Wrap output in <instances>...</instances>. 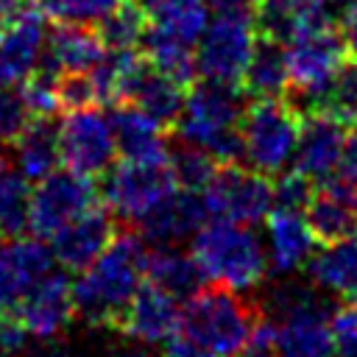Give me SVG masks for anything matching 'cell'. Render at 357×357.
<instances>
[{"mask_svg": "<svg viewBox=\"0 0 357 357\" xmlns=\"http://www.w3.org/2000/svg\"><path fill=\"white\" fill-rule=\"evenodd\" d=\"M145 254L139 234L117 229L109 248L73 282L75 312L86 324L114 332L145 279Z\"/></svg>", "mask_w": 357, "mask_h": 357, "instance_id": "obj_1", "label": "cell"}, {"mask_svg": "<svg viewBox=\"0 0 357 357\" xmlns=\"http://www.w3.org/2000/svg\"><path fill=\"white\" fill-rule=\"evenodd\" d=\"M243 89L212 78L192 81L187 89L184 109L170 128L181 142L209 151L220 165L243 159L240 117L245 112Z\"/></svg>", "mask_w": 357, "mask_h": 357, "instance_id": "obj_2", "label": "cell"}, {"mask_svg": "<svg viewBox=\"0 0 357 357\" xmlns=\"http://www.w3.org/2000/svg\"><path fill=\"white\" fill-rule=\"evenodd\" d=\"M262 318V310L245 298L243 290L212 284L184 298L178 312V332L209 349L215 357H234Z\"/></svg>", "mask_w": 357, "mask_h": 357, "instance_id": "obj_3", "label": "cell"}, {"mask_svg": "<svg viewBox=\"0 0 357 357\" xmlns=\"http://www.w3.org/2000/svg\"><path fill=\"white\" fill-rule=\"evenodd\" d=\"M192 254L206 279L243 293L257 287L268 271V251L248 223L223 218L204 223L192 237Z\"/></svg>", "mask_w": 357, "mask_h": 357, "instance_id": "obj_4", "label": "cell"}, {"mask_svg": "<svg viewBox=\"0 0 357 357\" xmlns=\"http://www.w3.org/2000/svg\"><path fill=\"white\" fill-rule=\"evenodd\" d=\"M301 120L304 114L287 95L251 100L240 117L243 159L268 178H276L293 162Z\"/></svg>", "mask_w": 357, "mask_h": 357, "instance_id": "obj_5", "label": "cell"}, {"mask_svg": "<svg viewBox=\"0 0 357 357\" xmlns=\"http://www.w3.org/2000/svg\"><path fill=\"white\" fill-rule=\"evenodd\" d=\"M257 36L259 31L251 14L212 11L206 28L195 42L198 75L240 86L251 50L257 45Z\"/></svg>", "mask_w": 357, "mask_h": 357, "instance_id": "obj_6", "label": "cell"}, {"mask_svg": "<svg viewBox=\"0 0 357 357\" xmlns=\"http://www.w3.org/2000/svg\"><path fill=\"white\" fill-rule=\"evenodd\" d=\"M100 178H103L106 206L126 223H139L162 198H167L176 190V178L167 156L165 159H120Z\"/></svg>", "mask_w": 357, "mask_h": 357, "instance_id": "obj_7", "label": "cell"}, {"mask_svg": "<svg viewBox=\"0 0 357 357\" xmlns=\"http://www.w3.org/2000/svg\"><path fill=\"white\" fill-rule=\"evenodd\" d=\"M59 151L61 165L78 176L100 178L117 156V142L112 131V120L98 109H75L67 112V117L59 126Z\"/></svg>", "mask_w": 357, "mask_h": 357, "instance_id": "obj_8", "label": "cell"}, {"mask_svg": "<svg viewBox=\"0 0 357 357\" xmlns=\"http://www.w3.org/2000/svg\"><path fill=\"white\" fill-rule=\"evenodd\" d=\"M204 198L209 215L251 226L268 218L273 206V184L265 173L254 167H243L240 162H223L218 165V173L204 190Z\"/></svg>", "mask_w": 357, "mask_h": 357, "instance_id": "obj_9", "label": "cell"}, {"mask_svg": "<svg viewBox=\"0 0 357 357\" xmlns=\"http://www.w3.org/2000/svg\"><path fill=\"white\" fill-rule=\"evenodd\" d=\"M98 204V190L92 178L78 176L64 167V173L53 170L36 181L28 201V229L36 237H53L73 218Z\"/></svg>", "mask_w": 357, "mask_h": 357, "instance_id": "obj_10", "label": "cell"}, {"mask_svg": "<svg viewBox=\"0 0 357 357\" xmlns=\"http://www.w3.org/2000/svg\"><path fill=\"white\" fill-rule=\"evenodd\" d=\"M284 50H287L290 89H296L301 100L315 95L349 53L337 25L298 31L284 42Z\"/></svg>", "mask_w": 357, "mask_h": 357, "instance_id": "obj_11", "label": "cell"}, {"mask_svg": "<svg viewBox=\"0 0 357 357\" xmlns=\"http://www.w3.org/2000/svg\"><path fill=\"white\" fill-rule=\"evenodd\" d=\"M45 14L36 3L8 14L0 25V84H22L45 50Z\"/></svg>", "mask_w": 357, "mask_h": 357, "instance_id": "obj_12", "label": "cell"}, {"mask_svg": "<svg viewBox=\"0 0 357 357\" xmlns=\"http://www.w3.org/2000/svg\"><path fill=\"white\" fill-rule=\"evenodd\" d=\"M117 223L112 218V209L95 204L78 218H73L67 226H61L50 243H53V257L67 268L81 273L86 265H92L114 240Z\"/></svg>", "mask_w": 357, "mask_h": 357, "instance_id": "obj_13", "label": "cell"}, {"mask_svg": "<svg viewBox=\"0 0 357 357\" xmlns=\"http://www.w3.org/2000/svg\"><path fill=\"white\" fill-rule=\"evenodd\" d=\"M346 126L337 123L329 114L310 112L301 120L296 153H293V170L304 173L312 181H326L337 173L343 142H346Z\"/></svg>", "mask_w": 357, "mask_h": 357, "instance_id": "obj_14", "label": "cell"}, {"mask_svg": "<svg viewBox=\"0 0 357 357\" xmlns=\"http://www.w3.org/2000/svg\"><path fill=\"white\" fill-rule=\"evenodd\" d=\"M75 301H73V282L67 273H53L47 271L20 301L17 315L25 324L28 335L39 340L56 337L73 318Z\"/></svg>", "mask_w": 357, "mask_h": 357, "instance_id": "obj_15", "label": "cell"}, {"mask_svg": "<svg viewBox=\"0 0 357 357\" xmlns=\"http://www.w3.org/2000/svg\"><path fill=\"white\" fill-rule=\"evenodd\" d=\"M50 251L31 237H8L0 245V312H17L28 290L50 271Z\"/></svg>", "mask_w": 357, "mask_h": 357, "instance_id": "obj_16", "label": "cell"}, {"mask_svg": "<svg viewBox=\"0 0 357 357\" xmlns=\"http://www.w3.org/2000/svg\"><path fill=\"white\" fill-rule=\"evenodd\" d=\"M106 53V45L100 42L95 25L84 22H53V28L45 33V50L36 67L50 70L56 75L61 73H89Z\"/></svg>", "mask_w": 357, "mask_h": 357, "instance_id": "obj_17", "label": "cell"}, {"mask_svg": "<svg viewBox=\"0 0 357 357\" xmlns=\"http://www.w3.org/2000/svg\"><path fill=\"white\" fill-rule=\"evenodd\" d=\"M178 312L181 310L176 307V298L145 279L137 287L114 332L134 337L139 343H165L178 329Z\"/></svg>", "mask_w": 357, "mask_h": 357, "instance_id": "obj_18", "label": "cell"}, {"mask_svg": "<svg viewBox=\"0 0 357 357\" xmlns=\"http://www.w3.org/2000/svg\"><path fill=\"white\" fill-rule=\"evenodd\" d=\"M307 223L321 243L357 234V190L343 178H326L307 204Z\"/></svg>", "mask_w": 357, "mask_h": 357, "instance_id": "obj_19", "label": "cell"}, {"mask_svg": "<svg viewBox=\"0 0 357 357\" xmlns=\"http://www.w3.org/2000/svg\"><path fill=\"white\" fill-rule=\"evenodd\" d=\"M335 307L321 304L310 310L290 312L276 324V351L279 357H335L332 318Z\"/></svg>", "mask_w": 357, "mask_h": 357, "instance_id": "obj_20", "label": "cell"}, {"mask_svg": "<svg viewBox=\"0 0 357 357\" xmlns=\"http://www.w3.org/2000/svg\"><path fill=\"white\" fill-rule=\"evenodd\" d=\"M209 218V206L204 192L192 190H173L167 198H162L142 220L139 229L153 243H178L190 234H195Z\"/></svg>", "mask_w": 357, "mask_h": 357, "instance_id": "obj_21", "label": "cell"}, {"mask_svg": "<svg viewBox=\"0 0 357 357\" xmlns=\"http://www.w3.org/2000/svg\"><path fill=\"white\" fill-rule=\"evenodd\" d=\"M315 234L301 212H268V265L276 273H293L312 257Z\"/></svg>", "mask_w": 357, "mask_h": 357, "instance_id": "obj_22", "label": "cell"}, {"mask_svg": "<svg viewBox=\"0 0 357 357\" xmlns=\"http://www.w3.org/2000/svg\"><path fill=\"white\" fill-rule=\"evenodd\" d=\"M117 153L120 159H165L167 142H165V126H159L153 117H148L134 103H117L109 114Z\"/></svg>", "mask_w": 357, "mask_h": 357, "instance_id": "obj_23", "label": "cell"}, {"mask_svg": "<svg viewBox=\"0 0 357 357\" xmlns=\"http://www.w3.org/2000/svg\"><path fill=\"white\" fill-rule=\"evenodd\" d=\"M240 89L245 98H284L290 92V70H287V50L284 42L259 33L245 64Z\"/></svg>", "mask_w": 357, "mask_h": 357, "instance_id": "obj_24", "label": "cell"}, {"mask_svg": "<svg viewBox=\"0 0 357 357\" xmlns=\"http://www.w3.org/2000/svg\"><path fill=\"white\" fill-rule=\"evenodd\" d=\"M187 89H190V86H184V84L173 81L170 75L159 73V70L151 67L148 59H145V67H142L139 78L134 81V89H131V95H128L126 103L139 106V109H142L148 117H153L159 126L173 128L176 120H178V114H181V109H184Z\"/></svg>", "mask_w": 357, "mask_h": 357, "instance_id": "obj_25", "label": "cell"}, {"mask_svg": "<svg viewBox=\"0 0 357 357\" xmlns=\"http://www.w3.org/2000/svg\"><path fill=\"white\" fill-rule=\"evenodd\" d=\"M301 114L321 112L335 117L343 126L357 123V53H346L343 61L335 67L329 81L301 103H296Z\"/></svg>", "mask_w": 357, "mask_h": 357, "instance_id": "obj_26", "label": "cell"}, {"mask_svg": "<svg viewBox=\"0 0 357 357\" xmlns=\"http://www.w3.org/2000/svg\"><path fill=\"white\" fill-rule=\"evenodd\" d=\"M145 279L173 298H190L204 287L206 273L195 254H184L178 248H156L145 254Z\"/></svg>", "mask_w": 357, "mask_h": 357, "instance_id": "obj_27", "label": "cell"}, {"mask_svg": "<svg viewBox=\"0 0 357 357\" xmlns=\"http://www.w3.org/2000/svg\"><path fill=\"white\" fill-rule=\"evenodd\" d=\"M307 271L318 287L349 296L357 287V234L324 243L321 251H312L307 259Z\"/></svg>", "mask_w": 357, "mask_h": 357, "instance_id": "obj_28", "label": "cell"}, {"mask_svg": "<svg viewBox=\"0 0 357 357\" xmlns=\"http://www.w3.org/2000/svg\"><path fill=\"white\" fill-rule=\"evenodd\" d=\"M209 0H148L145 14L153 31L195 45L209 22Z\"/></svg>", "mask_w": 357, "mask_h": 357, "instance_id": "obj_29", "label": "cell"}, {"mask_svg": "<svg viewBox=\"0 0 357 357\" xmlns=\"http://www.w3.org/2000/svg\"><path fill=\"white\" fill-rule=\"evenodd\" d=\"M142 56L148 59L151 67H156L159 73L170 75L173 81L190 86L198 78V67H195V45L181 42L176 36H167L162 31H153L148 25V33L139 45Z\"/></svg>", "mask_w": 357, "mask_h": 357, "instance_id": "obj_30", "label": "cell"}, {"mask_svg": "<svg viewBox=\"0 0 357 357\" xmlns=\"http://www.w3.org/2000/svg\"><path fill=\"white\" fill-rule=\"evenodd\" d=\"M20 151V170L28 181H39L47 173H53L61 162V151H59V128L53 126V117L45 120H33L28 126V131L20 137L17 142Z\"/></svg>", "mask_w": 357, "mask_h": 357, "instance_id": "obj_31", "label": "cell"}, {"mask_svg": "<svg viewBox=\"0 0 357 357\" xmlns=\"http://www.w3.org/2000/svg\"><path fill=\"white\" fill-rule=\"evenodd\" d=\"M95 31L106 50H139L148 33V14L137 0H117L95 22Z\"/></svg>", "mask_w": 357, "mask_h": 357, "instance_id": "obj_32", "label": "cell"}, {"mask_svg": "<svg viewBox=\"0 0 357 357\" xmlns=\"http://www.w3.org/2000/svg\"><path fill=\"white\" fill-rule=\"evenodd\" d=\"M167 162H170V170H173V178H176V187L181 190H192V192H204L212 181V176L218 173V159L198 148V145H178L176 151L167 153Z\"/></svg>", "mask_w": 357, "mask_h": 357, "instance_id": "obj_33", "label": "cell"}, {"mask_svg": "<svg viewBox=\"0 0 357 357\" xmlns=\"http://www.w3.org/2000/svg\"><path fill=\"white\" fill-rule=\"evenodd\" d=\"M31 181L22 173H0V237H17L28 226Z\"/></svg>", "mask_w": 357, "mask_h": 357, "instance_id": "obj_34", "label": "cell"}, {"mask_svg": "<svg viewBox=\"0 0 357 357\" xmlns=\"http://www.w3.org/2000/svg\"><path fill=\"white\" fill-rule=\"evenodd\" d=\"M36 117L20 84H0V145H17Z\"/></svg>", "mask_w": 357, "mask_h": 357, "instance_id": "obj_35", "label": "cell"}, {"mask_svg": "<svg viewBox=\"0 0 357 357\" xmlns=\"http://www.w3.org/2000/svg\"><path fill=\"white\" fill-rule=\"evenodd\" d=\"M36 8L53 22L95 25L117 0H33Z\"/></svg>", "mask_w": 357, "mask_h": 357, "instance_id": "obj_36", "label": "cell"}, {"mask_svg": "<svg viewBox=\"0 0 357 357\" xmlns=\"http://www.w3.org/2000/svg\"><path fill=\"white\" fill-rule=\"evenodd\" d=\"M315 192V181L298 170H284L273 181V209L304 212Z\"/></svg>", "mask_w": 357, "mask_h": 357, "instance_id": "obj_37", "label": "cell"}, {"mask_svg": "<svg viewBox=\"0 0 357 357\" xmlns=\"http://www.w3.org/2000/svg\"><path fill=\"white\" fill-rule=\"evenodd\" d=\"M56 89H59V103L64 112L98 106V95H95V84L89 73H61L56 78Z\"/></svg>", "mask_w": 357, "mask_h": 357, "instance_id": "obj_38", "label": "cell"}, {"mask_svg": "<svg viewBox=\"0 0 357 357\" xmlns=\"http://www.w3.org/2000/svg\"><path fill=\"white\" fill-rule=\"evenodd\" d=\"M234 357H279V351H276V324L262 318L257 324V329L251 332V337L245 340V346Z\"/></svg>", "mask_w": 357, "mask_h": 357, "instance_id": "obj_39", "label": "cell"}, {"mask_svg": "<svg viewBox=\"0 0 357 357\" xmlns=\"http://www.w3.org/2000/svg\"><path fill=\"white\" fill-rule=\"evenodd\" d=\"M28 343V329L20 321L17 312H0V351L3 354H14L22 351Z\"/></svg>", "mask_w": 357, "mask_h": 357, "instance_id": "obj_40", "label": "cell"}, {"mask_svg": "<svg viewBox=\"0 0 357 357\" xmlns=\"http://www.w3.org/2000/svg\"><path fill=\"white\" fill-rule=\"evenodd\" d=\"M329 324H332L335 340H351V337H357V301H349L346 307H335Z\"/></svg>", "mask_w": 357, "mask_h": 357, "instance_id": "obj_41", "label": "cell"}, {"mask_svg": "<svg viewBox=\"0 0 357 357\" xmlns=\"http://www.w3.org/2000/svg\"><path fill=\"white\" fill-rule=\"evenodd\" d=\"M165 357H215L209 349H204L201 343H195L192 337H187L184 332H173L165 340Z\"/></svg>", "mask_w": 357, "mask_h": 357, "instance_id": "obj_42", "label": "cell"}, {"mask_svg": "<svg viewBox=\"0 0 357 357\" xmlns=\"http://www.w3.org/2000/svg\"><path fill=\"white\" fill-rule=\"evenodd\" d=\"M340 178L349 181L354 190H357V123L351 126V131L346 134V142H343V156H340V167H337Z\"/></svg>", "mask_w": 357, "mask_h": 357, "instance_id": "obj_43", "label": "cell"}, {"mask_svg": "<svg viewBox=\"0 0 357 357\" xmlns=\"http://www.w3.org/2000/svg\"><path fill=\"white\" fill-rule=\"evenodd\" d=\"M337 28L343 33V42L349 47V53H357V0H346L340 17H337Z\"/></svg>", "mask_w": 357, "mask_h": 357, "instance_id": "obj_44", "label": "cell"}, {"mask_svg": "<svg viewBox=\"0 0 357 357\" xmlns=\"http://www.w3.org/2000/svg\"><path fill=\"white\" fill-rule=\"evenodd\" d=\"M262 0H209L212 11H234V14H257Z\"/></svg>", "mask_w": 357, "mask_h": 357, "instance_id": "obj_45", "label": "cell"}, {"mask_svg": "<svg viewBox=\"0 0 357 357\" xmlns=\"http://www.w3.org/2000/svg\"><path fill=\"white\" fill-rule=\"evenodd\" d=\"M335 357H357V337H351V340H337Z\"/></svg>", "mask_w": 357, "mask_h": 357, "instance_id": "obj_46", "label": "cell"}, {"mask_svg": "<svg viewBox=\"0 0 357 357\" xmlns=\"http://www.w3.org/2000/svg\"><path fill=\"white\" fill-rule=\"evenodd\" d=\"M28 3H33V0H0V20H6L8 14L20 11V8L28 6Z\"/></svg>", "mask_w": 357, "mask_h": 357, "instance_id": "obj_47", "label": "cell"}, {"mask_svg": "<svg viewBox=\"0 0 357 357\" xmlns=\"http://www.w3.org/2000/svg\"><path fill=\"white\" fill-rule=\"evenodd\" d=\"M31 357H67L64 351H56V349H39V351H33Z\"/></svg>", "mask_w": 357, "mask_h": 357, "instance_id": "obj_48", "label": "cell"}, {"mask_svg": "<svg viewBox=\"0 0 357 357\" xmlns=\"http://www.w3.org/2000/svg\"><path fill=\"white\" fill-rule=\"evenodd\" d=\"M126 357H148V354H126Z\"/></svg>", "mask_w": 357, "mask_h": 357, "instance_id": "obj_49", "label": "cell"}]
</instances>
